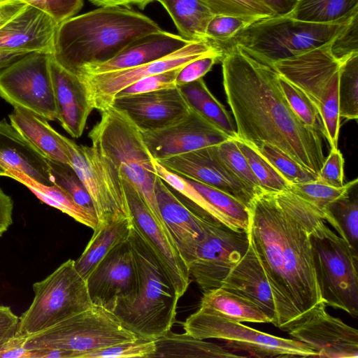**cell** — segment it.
<instances>
[{
    "label": "cell",
    "instance_id": "1",
    "mask_svg": "<svg viewBox=\"0 0 358 358\" xmlns=\"http://www.w3.org/2000/svg\"><path fill=\"white\" fill-rule=\"evenodd\" d=\"M250 244L269 282L275 320L285 330L322 301L310 236L322 214L289 190L262 192L249 208Z\"/></svg>",
    "mask_w": 358,
    "mask_h": 358
},
{
    "label": "cell",
    "instance_id": "2",
    "mask_svg": "<svg viewBox=\"0 0 358 358\" xmlns=\"http://www.w3.org/2000/svg\"><path fill=\"white\" fill-rule=\"evenodd\" d=\"M223 50V86L237 138L271 144L317 176L325 159L320 135L294 113L278 73L237 45Z\"/></svg>",
    "mask_w": 358,
    "mask_h": 358
},
{
    "label": "cell",
    "instance_id": "3",
    "mask_svg": "<svg viewBox=\"0 0 358 358\" xmlns=\"http://www.w3.org/2000/svg\"><path fill=\"white\" fill-rule=\"evenodd\" d=\"M161 30L138 12L121 6L100 7L59 25L52 56L76 74L86 66L112 59L139 37Z\"/></svg>",
    "mask_w": 358,
    "mask_h": 358
},
{
    "label": "cell",
    "instance_id": "4",
    "mask_svg": "<svg viewBox=\"0 0 358 358\" xmlns=\"http://www.w3.org/2000/svg\"><path fill=\"white\" fill-rule=\"evenodd\" d=\"M138 274V288L131 298L111 310L139 338L156 340L171 329L179 297L155 255L134 227L128 238Z\"/></svg>",
    "mask_w": 358,
    "mask_h": 358
},
{
    "label": "cell",
    "instance_id": "5",
    "mask_svg": "<svg viewBox=\"0 0 358 358\" xmlns=\"http://www.w3.org/2000/svg\"><path fill=\"white\" fill-rule=\"evenodd\" d=\"M88 136L92 145L110 160L135 186L157 224L169 234L155 192L158 177L155 159L144 143L141 131L125 113L110 106L101 112L100 120Z\"/></svg>",
    "mask_w": 358,
    "mask_h": 358
},
{
    "label": "cell",
    "instance_id": "6",
    "mask_svg": "<svg viewBox=\"0 0 358 358\" xmlns=\"http://www.w3.org/2000/svg\"><path fill=\"white\" fill-rule=\"evenodd\" d=\"M355 15L322 24L297 20L287 15H274L252 22L219 46L237 45L255 59L271 66L278 61L331 41Z\"/></svg>",
    "mask_w": 358,
    "mask_h": 358
},
{
    "label": "cell",
    "instance_id": "7",
    "mask_svg": "<svg viewBox=\"0 0 358 358\" xmlns=\"http://www.w3.org/2000/svg\"><path fill=\"white\" fill-rule=\"evenodd\" d=\"M331 41L301 55L278 61L271 67L300 88L313 102L323 124L324 137L331 148H336L341 127L338 106L341 62L331 52Z\"/></svg>",
    "mask_w": 358,
    "mask_h": 358
},
{
    "label": "cell",
    "instance_id": "8",
    "mask_svg": "<svg viewBox=\"0 0 358 358\" xmlns=\"http://www.w3.org/2000/svg\"><path fill=\"white\" fill-rule=\"evenodd\" d=\"M310 244L321 299L327 306L358 316V254L321 220Z\"/></svg>",
    "mask_w": 358,
    "mask_h": 358
},
{
    "label": "cell",
    "instance_id": "9",
    "mask_svg": "<svg viewBox=\"0 0 358 358\" xmlns=\"http://www.w3.org/2000/svg\"><path fill=\"white\" fill-rule=\"evenodd\" d=\"M34 299L19 317L15 336L26 338L79 313L93 304L86 280L68 259L41 281L33 284Z\"/></svg>",
    "mask_w": 358,
    "mask_h": 358
},
{
    "label": "cell",
    "instance_id": "10",
    "mask_svg": "<svg viewBox=\"0 0 358 358\" xmlns=\"http://www.w3.org/2000/svg\"><path fill=\"white\" fill-rule=\"evenodd\" d=\"M138 336L108 309L96 305L43 331L25 338L29 350L57 348L71 351L75 358L101 348L129 341Z\"/></svg>",
    "mask_w": 358,
    "mask_h": 358
},
{
    "label": "cell",
    "instance_id": "11",
    "mask_svg": "<svg viewBox=\"0 0 358 358\" xmlns=\"http://www.w3.org/2000/svg\"><path fill=\"white\" fill-rule=\"evenodd\" d=\"M183 329L196 338L223 341L226 348L233 352L244 351L250 357H317V353L302 342L252 329L207 307L199 306L186 319Z\"/></svg>",
    "mask_w": 358,
    "mask_h": 358
},
{
    "label": "cell",
    "instance_id": "12",
    "mask_svg": "<svg viewBox=\"0 0 358 358\" xmlns=\"http://www.w3.org/2000/svg\"><path fill=\"white\" fill-rule=\"evenodd\" d=\"M70 165L87 189L98 220L96 227L129 217L130 212L117 166L94 146L78 145L66 137Z\"/></svg>",
    "mask_w": 358,
    "mask_h": 358
},
{
    "label": "cell",
    "instance_id": "13",
    "mask_svg": "<svg viewBox=\"0 0 358 358\" xmlns=\"http://www.w3.org/2000/svg\"><path fill=\"white\" fill-rule=\"evenodd\" d=\"M52 55L31 52L0 71V96L18 107L57 120V110L50 71Z\"/></svg>",
    "mask_w": 358,
    "mask_h": 358
},
{
    "label": "cell",
    "instance_id": "14",
    "mask_svg": "<svg viewBox=\"0 0 358 358\" xmlns=\"http://www.w3.org/2000/svg\"><path fill=\"white\" fill-rule=\"evenodd\" d=\"M223 51L222 48L210 41L192 42L164 58L141 66L99 74L77 76L85 87L90 106L101 113L111 106L118 92L132 83L184 66L203 55Z\"/></svg>",
    "mask_w": 358,
    "mask_h": 358
},
{
    "label": "cell",
    "instance_id": "15",
    "mask_svg": "<svg viewBox=\"0 0 358 358\" xmlns=\"http://www.w3.org/2000/svg\"><path fill=\"white\" fill-rule=\"evenodd\" d=\"M202 224L204 236L188 268L190 276L204 292L221 287L223 279L247 251L250 242L248 231H237L203 218Z\"/></svg>",
    "mask_w": 358,
    "mask_h": 358
},
{
    "label": "cell",
    "instance_id": "16",
    "mask_svg": "<svg viewBox=\"0 0 358 358\" xmlns=\"http://www.w3.org/2000/svg\"><path fill=\"white\" fill-rule=\"evenodd\" d=\"M322 301L294 320L285 331L310 346L317 357L357 358L358 331L329 315Z\"/></svg>",
    "mask_w": 358,
    "mask_h": 358
},
{
    "label": "cell",
    "instance_id": "17",
    "mask_svg": "<svg viewBox=\"0 0 358 358\" xmlns=\"http://www.w3.org/2000/svg\"><path fill=\"white\" fill-rule=\"evenodd\" d=\"M120 173L132 224L155 255L181 298L190 283L188 266L171 235L162 230L153 218L138 190L123 173Z\"/></svg>",
    "mask_w": 358,
    "mask_h": 358
},
{
    "label": "cell",
    "instance_id": "18",
    "mask_svg": "<svg viewBox=\"0 0 358 358\" xmlns=\"http://www.w3.org/2000/svg\"><path fill=\"white\" fill-rule=\"evenodd\" d=\"M93 305L112 310L121 300L132 297L138 288V274L127 240L114 247L86 280Z\"/></svg>",
    "mask_w": 358,
    "mask_h": 358
},
{
    "label": "cell",
    "instance_id": "19",
    "mask_svg": "<svg viewBox=\"0 0 358 358\" xmlns=\"http://www.w3.org/2000/svg\"><path fill=\"white\" fill-rule=\"evenodd\" d=\"M141 133L145 144L156 161L217 145L230 138L191 108L179 120Z\"/></svg>",
    "mask_w": 358,
    "mask_h": 358
},
{
    "label": "cell",
    "instance_id": "20",
    "mask_svg": "<svg viewBox=\"0 0 358 358\" xmlns=\"http://www.w3.org/2000/svg\"><path fill=\"white\" fill-rule=\"evenodd\" d=\"M157 162L182 177L227 193L248 208L256 196L220 159L217 145L202 148Z\"/></svg>",
    "mask_w": 358,
    "mask_h": 358
},
{
    "label": "cell",
    "instance_id": "21",
    "mask_svg": "<svg viewBox=\"0 0 358 358\" xmlns=\"http://www.w3.org/2000/svg\"><path fill=\"white\" fill-rule=\"evenodd\" d=\"M111 106L125 113L141 131L166 127L190 109L178 87L115 97Z\"/></svg>",
    "mask_w": 358,
    "mask_h": 358
},
{
    "label": "cell",
    "instance_id": "22",
    "mask_svg": "<svg viewBox=\"0 0 358 358\" xmlns=\"http://www.w3.org/2000/svg\"><path fill=\"white\" fill-rule=\"evenodd\" d=\"M59 25L45 12L27 5L0 27V50L52 55Z\"/></svg>",
    "mask_w": 358,
    "mask_h": 358
},
{
    "label": "cell",
    "instance_id": "23",
    "mask_svg": "<svg viewBox=\"0 0 358 358\" xmlns=\"http://www.w3.org/2000/svg\"><path fill=\"white\" fill-rule=\"evenodd\" d=\"M155 192L162 217L187 266L204 236L203 218L192 211L159 176Z\"/></svg>",
    "mask_w": 358,
    "mask_h": 358
},
{
    "label": "cell",
    "instance_id": "24",
    "mask_svg": "<svg viewBox=\"0 0 358 358\" xmlns=\"http://www.w3.org/2000/svg\"><path fill=\"white\" fill-rule=\"evenodd\" d=\"M190 43L180 35L162 29L139 37L112 59L103 63L86 66L76 75L99 74L136 67L164 58Z\"/></svg>",
    "mask_w": 358,
    "mask_h": 358
},
{
    "label": "cell",
    "instance_id": "25",
    "mask_svg": "<svg viewBox=\"0 0 358 358\" xmlns=\"http://www.w3.org/2000/svg\"><path fill=\"white\" fill-rule=\"evenodd\" d=\"M50 71L57 110V120L72 137L80 138L94 110L78 76L50 57Z\"/></svg>",
    "mask_w": 358,
    "mask_h": 358
},
{
    "label": "cell",
    "instance_id": "26",
    "mask_svg": "<svg viewBox=\"0 0 358 358\" xmlns=\"http://www.w3.org/2000/svg\"><path fill=\"white\" fill-rule=\"evenodd\" d=\"M22 172L37 182L52 185L49 161L6 119L0 120V177Z\"/></svg>",
    "mask_w": 358,
    "mask_h": 358
},
{
    "label": "cell",
    "instance_id": "27",
    "mask_svg": "<svg viewBox=\"0 0 358 358\" xmlns=\"http://www.w3.org/2000/svg\"><path fill=\"white\" fill-rule=\"evenodd\" d=\"M220 287L250 300L260 308L271 323L274 322L275 308L271 289L250 244L223 279Z\"/></svg>",
    "mask_w": 358,
    "mask_h": 358
},
{
    "label": "cell",
    "instance_id": "28",
    "mask_svg": "<svg viewBox=\"0 0 358 358\" xmlns=\"http://www.w3.org/2000/svg\"><path fill=\"white\" fill-rule=\"evenodd\" d=\"M8 117L10 124L48 161L70 165L66 137L55 130L48 120L18 107Z\"/></svg>",
    "mask_w": 358,
    "mask_h": 358
},
{
    "label": "cell",
    "instance_id": "29",
    "mask_svg": "<svg viewBox=\"0 0 358 358\" xmlns=\"http://www.w3.org/2000/svg\"><path fill=\"white\" fill-rule=\"evenodd\" d=\"M132 222L131 216L96 227L74 266L86 280L101 259L117 245L128 240Z\"/></svg>",
    "mask_w": 358,
    "mask_h": 358
},
{
    "label": "cell",
    "instance_id": "30",
    "mask_svg": "<svg viewBox=\"0 0 358 358\" xmlns=\"http://www.w3.org/2000/svg\"><path fill=\"white\" fill-rule=\"evenodd\" d=\"M153 357L231 358L244 356L212 342L196 338L185 332L176 334L171 330L155 340Z\"/></svg>",
    "mask_w": 358,
    "mask_h": 358
},
{
    "label": "cell",
    "instance_id": "31",
    "mask_svg": "<svg viewBox=\"0 0 358 358\" xmlns=\"http://www.w3.org/2000/svg\"><path fill=\"white\" fill-rule=\"evenodd\" d=\"M173 20L180 36L190 42L208 41L206 26L213 16L203 0H157Z\"/></svg>",
    "mask_w": 358,
    "mask_h": 358
},
{
    "label": "cell",
    "instance_id": "32",
    "mask_svg": "<svg viewBox=\"0 0 358 358\" xmlns=\"http://www.w3.org/2000/svg\"><path fill=\"white\" fill-rule=\"evenodd\" d=\"M189 106L230 138H237L233 120L212 94L203 78L179 87Z\"/></svg>",
    "mask_w": 358,
    "mask_h": 358
},
{
    "label": "cell",
    "instance_id": "33",
    "mask_svg": "<svg viewBox=\"0 0 358 358\" xmlns=\"http://www.w3.org/2000/svg\"><path fill=\"white\" fill-rule=\"evenodd\" d=\"M5 177L13 178L26 186L36 197L47 205L55 208L76 221L94 230L98 224L96 217L91 215L64 190L55 185H46L17 171H10Z\"/></svg>",
    "mask_w": 358,
    "mask_h": 358
},
{
    "label": "cell",
    "instance_id": "34",
    "mask_svg": "<svg viewBox=\"0 0 358 358\" xmlns=\"http://www.w3.org/2000/svg\"><path fill=\"white\" fill-rule=\"evenodd\" d=\"M199 306L212 308L227 318L239 322H271L256 304L222 287L203 292Z\"/></svg>",
    "mask_w": 358,
    "mask_h": 358
},
{
    "label": "cell",
    "instance_id": "35",
    "mask_svg": "<svg viewBox=\"0 0 358 358\" xmlns=\"http://www.w3.org/2000/svg\"><path fill=\"white\" fill-rule=\"evenodd\" d=\"M323 219L330 223L353 251L358 254L357 182L352 186L347 194L327 207Z\"/></svg>",
    "mask_w": 358,
    "mask_h": 358
},
{
    "label": "cell",
    "instance_id": "36",
    "mask_svg": "<svg viewBox=\"0 0 358 358\" xmlns=\"http://www.w3.org/2000/svg\"><path fill=\"white\" fill-rule=\"evenodd\" d=\"M358 14V0H296L287 15L313 23H331Z\"/></svg>",
    "mask_w": 358,
    "mask_h": 358
},
{
    "label": "cell",
    "instance_id": "37",
    "mask_svg": "<svg viewBox=\"0 0 358 358\" xmlns=\"http://www.w3.org/2000/svg\"><path fill=\"white\" fill-rule=\"evenodd\" d=\"M234 139L247 159L263 192L275 193L289 190L291 184L253 145L238 138Z\"/></svg>",
    "mask_w": 358,
    "mask_h": 358
},
{
    "label": "cell",
    "instance_id": "38",
    "mask_svg": "<svg viewBox=\"0 0 358 358\" xmlns=\"http://www.w3.org/2000/svg\"><path fill=\"white\" fill-rule=\"evenodd\" d=\"M338 106L341 118H358V52L341 62L338 78Z\"/></svg>",
    "mask_w": 358,
    "mask_h": 358
},
{
    "label": "cell",
    "instance_id": "39",
    "mask_svg": "<svg viewBox=\"0 0 358 358\" xmlns=\"http://www.w3.org/2000/svg\"><path fill=\"white\" fill-rule=\"evenodd\" d=\"M357 178L348 182L341 187H334L312 181L291 184L289 191L315 208L322 215L327 207L334 201L347 194Z\"/></svg>",
    "mask_w": 358,
    "mask_h": 358
},
{
    "label": "cell",
    "instance_id": "40",
    "mask_svg": "<svg viewBox=\"0 0 358 358\" xmlns=\"http://www.w3.org/2000/svg\"><path fill=\"white\" fill-rule=\"evenodd\" d=\"M53 184L67 192L74 201L97 218L93 202L80 178L71 165L49 161Z\"/></svg>",
    "mask_w": 358,
    "mask_h": 358
},
{
    "label": "cell",
    "instance_id": "41",
    "mask_svg": "<svg viewBox=\"0 0 358 358\" xmlns=\"http://www.w3.org/2000/svg\"><path fill=\"white\" fill-rule=\"evenodd\" d=\"M255 147L290 184L317 180L316 175L277 147L267 143Z\"/></svg>",
    "mask_w": 358,
    "mask_h": 358
},
{
    "label": "cell",
    "instance_id": "42",
    "mask_svg": "<svg viewBox=\"0 0 358 358\" xmlns=\"http://www.w3.org/2000/svg\"><path fill=\"white\" fill-rule=\"evenodd\" d=\"M279 83L289 106L297 117L308 127L324 136V129L319 111L307 94L280 75Z\"/></svg>",
    "mask_w": 358,
    "mask_h": 358
},
{
    "label": "cell",
    "instance_id": "43",
    "mask_svg": "<svg viewBox=\"0 0 358 358\" xmlns=\"http://www.w3.org/2000/svg\"><path fill=\"white\" fill-rule=\"evenodd\" d=\"M217 151L224 164L255 196L264 192L234 138L217 145Z\"/></svg>",
    "mask_w": 358,
    "mask_h": 358
},
{
    "label": "cell",
    "instance_id": "44",
    "mask_svg": "<svg viewBox=\"0 0 358 358\" xmlns=\"http://www.w3.org/2000/svg\"><path fill=\"white\" fill-rule=\"evenodd\" d=\"M211 13L250 18L255 20L270 17L275 13L257 0H203Z\"/></svg>",
    "mask_w": 358,
    "mask_h": 358
},
{
    "label": "cell",
    "instance_id": "45",
    "mask_svg": "<svg viewBox=\"0 0 358 358\" xmlns=\"http://www.w3.org/2000/svg\"><path fill=\"white\" fill-rule=\"evenodd\" d=\"M155 340L137 338L89 352L82 358H151L155 352Z\"/></svg>",
    "mask_w": 358,
    "mask_h": 358
},
{
    "label": "cell",
    "instance_id": "46",
    "mask_svg": "<svg viewBox=\"0 0 358 358\" xmlns=\"http://www.w3.org/2000/svg\"><path fill=\"white\" fill-rule=\"evenodd\" d=\"M257 20L223 15H214L206 29V39L220 45L234 38L239 31Z\"/></svg>",
    "mask_w": 358,
    "mask_h": 358
},
{
    "label": "cell",
    "instance_id": "47",
    "mask_svg": "<svg viewBox=\"0 0 358 358\" xmlns=\"http://www.w3.org/2000/svg\"><path fill=\"white\" fill-rule=\"evenodd\" d=\"M182 67L142 78L121 90L115 97L176 87V78Z\"/></svg>",
    "mask_w": 358,
    "mask_h": 358
},
{
    "label": "cell",
    "instance_id": "48",
    "mask_svg": "<svg viewBox=\"0 0 358 358\" xmlns=\"http://www.w3.org/2000/svg\"><path fill=\"white\" fill-rule=\"evenodd\" d=\"M10 1V0H7ZM50 15L59 24L73 17L82 8L83 0H17Z\"/></svg>",
    "mask_w": 358,
    "mask_h": 358
},
{
    "label": "cell",
    "instance_id": "49",
    "mask_svg": "<svg viewBox=\"0 0 358 358\" xmlns=\"http://www.w3.org/2000/svg\"><path fill=\"white\" fill-rule=\"evenodd\" d=\"M330 50L333 56L341 62L352 54L358 52V15L331 42Z\"/></svg>",
    "mask_w": 358,
    "mask_h": 358
},
{
    "label": "cell",
    "instance_id": "50",
    "mask_svg": "<svg viewBox=\"0 0 358 358\" xmlns=\"http://www.w3.org/2000/svg\"><path fill=\"white\" fill-rule=\"evenodd\" d=\"M224 51L203 55L189 62L180 70L176 78L178 87L203 78L217 62H221Z\"/></svg>",
    "mask_w": 358,
    "mask_h": 358
},
{
    "label": "cell",
    "instance_id": "51",
    "mask_svg": "<svg viewBox=\"0 0 358 358\" xmlns=\"http://www.w3.org/2000/svg\"><path fill=\"white\" fill-rule=\"evenodd\" d=\"M317 181L334 187L343 186L344 158L338 148H331L318 173Z\"/></svg>",
    "mask_w": 358,
    "mask_h": 358
},
{
    "label": "cell",
    "instance_id": "52",
    "mask_svg": "<svg viewBox=\"0 0 358 358\" xmlns=\"http://www.w3.org/2000/svg\"><path fill=\"white\" fill-rule=\"evenodd\" d=\"M25 338L13 336L0 345L1 358H34L33 350L24 346Z\"/></svg>",
    "mask_w": 358,
    "mask_h": 358
},
{
    "label": "cell",
    "instance_id": "53",
    "mask_svg": "<svg viewBox=\"0 0 358 358\" xmlns=\"http://www.w3.org/2000/svg\"><path fill=\"white\" fill-rule=\"evenodd\" d=\"M18 322L19 317L9 306H0V345L15 335Z\"/></svg>",
    "mask_w": 358,
    "mask_h": 358
},
{
    "label": "cell",
    "instance_id": "54",
    "mask_svg": "<svg viewBox=\"0 0 358 358\" xmlns=\"http://www.w3.org/2000/svg\"><path fill=\"white\" fill-rule=\"evenodd\" d=\"M13 201L0 188V238L13 224Z\"/></svg>",
    "mask_w": 358,
    "mask_h": 358
},
{
    "label": "cell",
    "instance_id": "55",
    "mask_svg": "<svg viewBox=\"0 0 358 358\" xmlns=\"http://www.w3.org/2000/svg\"><path fill=\"white\" fill-rule=\"evenodd\" d=\"M271 8L277 15H288L296 0H257Z\"/></svg>",
    "mask_w": 358,
    "mask_h": 358
},
{
    "label": "cell",
    "instance_id": "56",
    "mask_svg": "<svg viewBox=\"0 0 358 358\" xmlns=\"http://www.w3.org/2000/svg\"><path fill=\"white\" fill-rule=\"evenodd\" d=\"M27 5L17 0L9 1L5 8L0 11V27L20 12Z\"/></svg>",
    "mask_w": 358,
    "mask_h": 358
},
{
    "label": "cell",
    "instance_id": "57",
    "mask_svg": "<svg viewBox=\"0 0 358 358\" xmlns=\"http://www.w3.org/2000/svg\"><path fill=\"white\" fill-rule=\"evenodd\" d=\"M153 0H90L94 5L103 6H129L130 5H137L141 9L152 2Z\"/></svg>",
    "mask_w": 358,
    "mask_h": 358
},
{
    "label": "cell",
    "instance_id": "58",
    "mask_svg": "<svg viewBox=\"0 0 358 358\" xmlns=\"http://www.w3.org/2000/svg\"><path fill=\"white\" fill-rule=\"evenodd\" d=\"M34 358H75L71 351L57 348H43L33 350Z\"/></svg>",
    "mask_w": 358,
    "mask_h": 358
},
{
    "label": "cell",
    "instance_id": "59",
    "mask_svg": "<svg viewBox=\"0 0 358 358\" xmlns=\"http://www.w3.org/2000/svg\"><path fill=\"white\" fill-rule=\"evenodd\" d=\"M28 53L0 50V71Z\"/></svg>",
    "mask_w": 358,
    "mask_h": 358
},
{
    "label": "cell",
    "instance_id": "60",
    "mask_svg": "<svg viewBox=\"0 0 358 358\" xmlns=\"http://www.w3.org/2000/svg\"><path fill=\"white\" fill-rule=\"evenodd\" d=\"M8 1H9L0 4V11L5 8V6H6V4L8 3Z\"/></svg>",
    "mask_w": 358,
    "mask_h": 358
},
{
    "label": "cell",
    "instance_id": "61",
    "mask_svg": "<svg viewBox=\"0 0 358 358\" xmlns=\"http://www.w3.org/2000/svg\"><path fill=\"white\" fill-rule=\"evenodd\" d=\"M6 1H8L7 0H0V4L2 3H4Z\"/></svg>",
    "mask_w": 358,
    "mask_h": 358
}]
</instances>
